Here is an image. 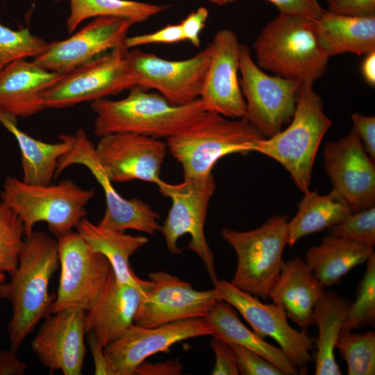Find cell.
I'll use <instances>...</instances> for the list:
<instances>
[{
  "mask_svg": "<svg viewBox=\"0 0 375 375\" xmlns=\"http://www.w3.org/2000/svg\"><path fill=\"white\" fill-rule=\"evenodd\" d=\"M331 125L312 84L302 83L290 125L271 137L259 140L254 151L279 162L304 193L309 190L319 147Z\"/></svg>",
  "mask_w": 375,
  "mask_h": 375,
  "instance_id": "obj_5",
  "label": "cell"
},
{
  "mask_svg": "<svg viewBox=\"0 0 375 375\" xmlns=\"http://www.w3.org/2000/svg\"><path fill=\"white\" fill-rule=\"evenodd\" d=\"M253 49L262 69L302 83L313 84L326 72L331 58L313 20L285 14L264 26Z\"/></svg>",
  "mask_w": 375,
  "mask_h": 375,
  "instance_id": "obj_3",
  "label": "cell"
},
{
  "mask_svg": "<svg viewBox=\"0 0 375 375\" xmlns=\"http://www.w3.org/2000/svg\"><path fill=\"white\" fill-rule=\"evenodd\" d=\"M219 301H224L235 308L262 338L271 337L280 346L299 374H308V365L312 361L310 351L315 340L306 331L292 328L287 320L283 308L275 303H264L247 292L242 291L230 282L217 281L214 284Z\"/></svg>",
  "mask_w": 375,
  "mask_h": 375,
  "instance_id": "obj_14",
  "label": "cell"
},
{
  "mask_svg": "<svg viewBox=\"0 0 375 375\" xmlns=\"http://www.w3.org/2000/svg\"><path fill=\"white\" fill-rule=\"evenodd\" d=\"M208 17V10L200 7L191 12L179 24L184 40H188L195 47L201 45L200 35Z\"/></svg>",
  "mask_w": 375,
  "mask_h": 375,
  "instance_id": "obj_43",
  "label": "cell"
},
{
  "mask_svg": "<svg viewBox=\"0 0 375 375\" xmlns=\"http://www.w3.org/2000/svg\"><path fill=\"white\" fill-rule=\"evenodd\" d=\"M208 1L219 6H224V5L233 3L238 0H208Z\"/></svg>",
  "mask_w": 375,
  "mask_h": 375,
  "instance_id": "obj_49",
  "label": "cell"
},
{
  "mask_svg": "<svg viewBox=\"0 0 375 375\" xmlns=\"http://www.w3.org/2000/svg\"><path fill=\"white\" fill-rule=\"evenodd\" d=\"M210 345L215 356V362L211 374H239L235 353L230 344L221 338L213 336Z\"/></svg>",
  "mask_w": 375,
  "mask_h": 375,
  "instance_id": "obj_40",
  "label": "cell"
},
{
  "mask_svg": "<svg viewBox=\"0 0 375 375\" xmlns=\"http://www.w3.org/2000/svg\"><path fill=\"white\" fill-rule=\"evenodd\" d=\"M184 369L182 363L178 360H167L156 363L146 362L140 364L135 370L138 375H179Z\"/></svg>",
  "mask_w": 375,
  "mask_h": 375,
  "instance_id": "obj_45",
  "label": "cell"
},
{
  "mask_svg": "<svg viewBox=\"0 0 375 375\" xmlns=\"http://www.w3.org/2000/svg\"><path fill=\"white\" fill-rule=\"evenodd\" d=\"M119 47L66 74L42 93L45 108H64L130 90L134 80Z\"/></svg>",
  "mask_w": 375,
  "mask_h": 375,
  "instance_id": "obj_12",
  "label": "cell"
},
{
  "mask_svg": "<svg viewBox=\"0 0 375 375\" xmlns=\"http://www.w3.org/2000/svg\"><path fill=\"white\" fill-rule=\"evenodd\" d=\"M361 65V72L366 82L375 85V51L367 55Z\"/></svg>",
  "mask_w": 375,
  "mask_h": 375,
  "instance_id": "obj_48",
  "label": "cell"
},
{
  "mask_svg": "<svg viewBox=\"0 0 375 375\" xmlns=\"http://www.w3.org/2000/svg\"><path fill=\"white\" fill-rule=\"evenodd\" d=\"M185 41L180 24H167L160 30L147 34L127 37V49L151 44H174Z\"/></svg>",
  "mask_w": 375,
  "mask_h": 375,
  "instance_id": "obj_39",
  "label": "cell"
},
{
  "mask_svg": "<svg viewBox=\"0 0 375 375\" xmlns=\"http://www.w3.org/2000/svg\"><path fill=\"white\" fill-rule=\"evenodd\" d=\"M27 364L20 360L12 350H0V375H23Z\"/></svg>",
  "mask_w": 375,
  "mask_h": 375,
  "instance_id": "obj_46",
  "label": "cell"
},
{
  "mask_svg": "<svg viewBox=\"0 0 375 375\" xmlns=\"http://www.w3.org/2000/svg\"><path fill=\"white\" fill-rule=\"evenodd\" d=\"M134 324L156 327L175 321L206 317L219 301L214 288L197 290L190 283L165 271L151 272Z\"/></svg>",
  "mask_w": 375,
  "mask_h": 375,
  "instance_id": "obj_15",
  "label": "cell"
},
{
  "mask_svg": "<svg viewBox=\"0 0 375 375\" xmlns=\"http://www.w3.org/2000/svg\"><path fill=\"white\" fill-rule=\"evenodd\" d=\"M326 172L353 212L375 206L374 160L353 129L324 149Z\"/></svg>",
  "mask_w": 375,
  "mask_h": 375,
  "instance_id": "obj_19",
  "label": "cell"
},
{
  "mask_svg": "<svg viewBox=\"0 0 375 375\" xmlns=\"http://www.w3.org/2000/svg\"><path fill=\"white\" fill-rule=\"evenodd\" d=\"M53 1H56V2H58V1H60L61 0H53Z\"/></svg>",
  "mask_w": 375,
  "mask_h": 375,
  "instance_id": "obj_51",
  "label": "cell"
},
{
  "mask_svg": "<svg viewBox=\"0 0 375 375\" xmlns=\"http://www.w3.org/2000/svg\"><path fill=\"white\" fill-rule=\"evenodd\" d=\"M367 269L359 282L356 299L351 302L341 333L374 325L375 322V253L367 261Z\"/></svg>",
  "mask_w": 375,
  "mask_h": 375,
  "instance_id": "obj_34",
  "label": "cell"
},
{
  "mask_svg": "<svg viewBox=\"0 0 375 375\" xmlns=\"http://www.w3.org/2000/svg\"><path fill=\"white\" fill-rule=\"evenodd\" d=\"M239 71L246 103L242 119L265 138L278 133L294 115L302 83L266 74L252 59L249 47L242 44Z\"/></svg>",
  "mask_w": 375,
  "mask_h": 375,
  "instance_id": "obj_9",
  "label": "cell"
},
{
  "mask_svg": "<svg viewBox=\"0 0 375 375\" xmlns=\"http://www.w3.org/2000/svg\"><path fill=\"white\" fill-rule=\"evenodd\" d=\"M94 195L93 190L83 189L69 179L40 185L10 176L1 192V201L22 221L25 236L33 233L36 224L44 222L56 238L72 231L86 217L85 207Z\"/></svg>",
  "mask_w": 375,
  "mask_h": 375,
  "instance_id": "obj_6",
  "label": "cell"
},
{
  "mask_svg": "<svg viewBox=\"0 0 375 375\" xmlns=\"http://www.w3.org/2000/svg\"><path fill=\"white\" fill-rule=\"evenodd\" d=\"M24 229L19 217L0 202V272L10 273L18 265Z\"/></svg>",
  "mask_w": 375,
  "mask_h": 375,
  "instance_id": "obj_36",
  "label": "cell"
},
{
  "mask_svg": "<svg viewBox=\"0 0 375 375\" xmlns=\"http://www.w3.org/2000/svg\"><path fill=\"white\" fill-rule=\"evenodd\" d=\"M324 288L305 260L295 257L284 261L269 297L283 308L287 317L306 329L314 324V308Z\"/></svg>",
  "mask_w": 375,
  "mask_h": 375,
  "instance_id": "obj_24",
  "label": "cell"
},
{
  "mask_svg": "<svg viewBox=\"0 0 375 375\" xmlns=\"http://www.w3.org/2000/svg\"><path fill=\"white\" fill-rule=\"evenodd\" d=\"M278 10L279 14L317 19L324 10L319 0H267Z\"/></svg>",
  "mask_w": 375,
  "mask_h": 375,
  "instance_id": "obj_41",
  "label": "cell"
},
{
  "mask_svg": "<svg viewBox=\"0 0 375 375\" xmlns=\"http://www.w3.org/2000/svg\"><path fill=\"white\" fill-rule=\"evenodd\" d=\"M331 12L351 15L368 16L375 15V0H328Z\"/></svg>",
  "mask_w": 375,
  "mask_h": 375,
  "instance_id": "obj_44",
  "label": "cell"
},
{
  "mask_svg": "<svg viewBox=\"0 0 375 375\" xmlns=\"http://www.w3.org/2000/svg\"><path fill=\"white\" fill-rule=\"evenodd\" d=\"M228 343L233 349L239 374L284 375L274 365L257 353L238 344Z\"/></svg>",
  "mask_w": 375,
  "mask_h": 375,
  "instance_id": "obj_38",
  "label": "cell"
},
{
  "mask_svg": "<svg viewBox=\"0 0 375 375\" xmlns=\"http://www.w3.org/2000/svg\"><path fill=\"white\" fill-rule=\"evenodd\" d=\"M288 221L286 216L275 215L253 230H221L222 238L237 256L236 270L230 282L233 286L262 300L269 298V290L284 263L283 253L288 245Z\"/></svg>",
  "mask_w": 375,
  "mask_h": 375,
  "instance_id": "obj_7",
  "label": "cell"
},
{
  "mask_svg": "<svg viewBox=\"0 0 375 375\" xmlns=\"http://www.w3.org/2000/svg\"><path fill=\"white\" fill-rule=\"evenodd\" d=\"M205 318L212 328V336L257 353L274 365L284 375L299 374L282 349L267 342L244 326L229 303L218 301Z\"/></svg>",
  "mask_w": 375,
  "mask_h": 375,
  "instance_id": "obj_29",
  "label": "cell"
},
{
  "mask_svg": "<svg viewBox=\"0 0 375 375\" xmlns=\"http://www.w3.org/2000/svg\"><path fill=\"white\" fill-rule=\"evenodd\" d=\"M17 121V117L0 110V122L14 135L20 149L22 181L40 185L51 184L58 160L72 147L73 135H60L58 142H44L20 130Z\"/></svg>",
  "mask_w": 375,
  "mask_h": 375,
  "instance_id": "obj_27",
  "label": "cell"
},
{
  "mask_svg": "<svg viewBox=\"0 0 375 375\" xmlns=\"http://www.w3.org/2000/svg\"><path fill=\"white\" fill-rule=\"evenodd\" d=\"M313 21L330 57L344 53L367 55L375 51V15L351 16L324 10Z\"/></svg>",
  "mask_w": 375,
  "mask_h": 375,
  "instance_id": "obj_28",
  "label": "cell"
},
{
  "mask_svg": "<svg viewBox=\"0 0 375 375\" xmlns=\"http://www.w3.org/2000/svg\"><path fill=\"white\" fill-rule=\"evenodd\" d=\"M90 108L96 114L94 133L99 138L127 133L167 140L197 122L206 112L199 99L176 106L159 93L139 86L131 88L124 99H100L92 101Z\"/></svg>",
  "mask_w": 375,
  "mask_h": 375,
  "instance_id": "obj_2",
  "label": "cell"
},
{
  "mask_svg": "<svg viewBox=\"0 0 375 375\" xmlns=\"http://www.w3.org/2000/svg\"><path fill=\"white\" fill-rule=\"evenodd\" d=\"M353 130L360 140L367 153L375 160V117L360 113L351 115Z\"/></svg>",
  "mask_w": 375,
  "mask_h": 375,
  "instance_id": "obj_42",
  "label": "cell"
},
{
  "mask_svg": "<svg viewBox=\"0 0 375 375\" xmlns=\"http://www.w3.org/2000/svg\"><path fill=\"white\" fill-rule=\"evenodd\" d=\"M45 317L31 342L39 362L51 372L81 375L86 347L85 311L63 310Z\"/></svg>",
  "mask_w": 375,
  "mask_h": 375,
  "instance_id": "obj_21",
  "label": "cell"
},
{
  "mask_svg": "<svg viewBox=\"0 0 375 375\" xmlns=\"http://www.w3.org/2000/svg\"><path fill=\"white\" fill-rule=\"evenodd\" d=\"M212 333L205 317L182 319L151 328L133 324L103 350L110 375H133L137 367L148 357L167 352L179 342Z\"/></svg>",
  "mask_w": 375,
  "mask_h": 375,
  "instance_id": "obj_16",
  "label": "cell"
},
{
  "mask_svg": "<svg viewBox=\"0 0 375 375\" xmlns=\"http://www.w3.org/2000/svg\"><path fill=\"white\" fill-rule=\"evenodd\" d=\"M88 343L94 363V374L110 375L104 350L100 342L92 333H88Z\"/></svg>",
  "mask_w": 375,
  "mask_h": 375,
  "instance_id": "obj_47",
  "label": "cell"
},
{
  "mask_svg": "<svg viewBox=\"0 0 375 375\" xmlns=\"http://www.w3.org/2000/svg\"><path fill=\"white\" fill-rule=\"evenodd\" d=\"M1 19L0 16V70L15 60L34 58L44 51L46 40L28 28L11 29Z\"/></svg>",
  "mask_w": 375,
  "mask_h": 375,
  "instance_id": "obj_35",
  "label": "cell"
},
{
  "mask_svg": "<svg viewBox=\"0 0 375 375\" xmlns=\"http://www.w3.org/2000/svg\"><path fill=\"white\" fill-rule=\"evenodd\" d=\"M70 12L67 19L68 33H72L85 19L98 17H119L133 24L149 19L168 8L133 0H69Z\"/></svg>",
  "mask_w": 375,
  "mask_h": 375,
  "instance_id": "obj_32",
  "label": "cell"
},
{
  "mask_svg": "<svg viewBox=\"0 0 375 375\" xmlns=\"http://www.w3.org/2000/svg\"><path fill=\"white\" fill-rule=\"evenodd\" d=\"M331 235L351 238L375 244V206L353 212L330 228Z\"/></svg>",
  "mask_w": 375,
  "mask_h": 375,
  "instance_id": "obj_37",
  "label": "cell"
},
{
  "mask_svg": "<svg viewBox=\"0 0 375 375\" xmlns=\"http://www.w3.org/2000/svg\"><path fill=\"white\" fill-rule=\"evenodd\" d=\"M133 24L119 17H98L69 38L48 42L33 60L52 72L66 74L108 50L126 47L125 40Z\"/></svg>",
  "mask_w": 375,
  "mask_h": 375,
  "instance_id": "obj_18",
  "label": "cell"
},
{
  "mask_svg": "<svg viewBox=\"0 0 375 375\" xmlns=\"http://www.w3.org/2000/svg\"><path fill=\"white\" fill-rule=\"evenodd\" d=\"M158 190L170 199L172 205L167 217L160 226L168 251L180 255L178 239L185 234L190 235L188 248L201 259L213 284L217 281L214 256L205 235V224L210 199L216 184L212 174L208 176L184 179L178 184L162 181Z\"/></svg>",
  "mask_w": 375,
  "mask_h": 375,
  "instance_id": "obj_8",
  "label": "cell"
},
{
  "mask_svg": "<svg viewBox=\"0 0 375 375\" xmlns=\"http://www.w3.org/2000/svg\"><path fill=\"white\" fill-rule=\"evenodd\" d=\"M60 276L50 314L87 311L95 303L112 272L108 260L94 251L76 231L57 238Z\"/></svg>",
  "mask_w": 375,
  "mask_h": 375,
  "instance_id": "obj_10",
  "label": "cell"
},
{
  "mask_svg": "<svg viewBox=\"0 0 375 375\" xmlns=\"http://www.w3.org/2000/svg\"><path fill=\"white\" fill-rule=\"evenodd\" d=\"M353 211L335 190L321 195L317 191L304 192L296 215L288 223V245L292 247L303 237L338 224Z\"/></svg>",
  "mask_w": 375,
  "mask_h": 375,
  "instance_id": "obj_30",
  "label": "cell"
},
{
  "mask_svg": "<svg viewBox=\"0 0 375 375\" xmlns=\"http://www.w3.org/2000/svg\"><path fill=\"white\" fill-rule=\"evenodd\" d=\"M210 43L211 57L199 99L207 112L241 119L246 109L239 78L242 44L228 29L219 31Z\"/></svg>",
  "mask_w": 375,
  "mask_h": 375,
  "instance_id": "obj_20",
  "label": "cell"
},
{
  "mask_svg": "<svg viewBox=\"0 0 375 375\" xmlns=\"http://www.w3.org/2000/svg\"><path fill=\"white\" fill-rule=\"evenodd\" d=\"M58 266L57 240L43 231L25 236L10 282L0 283V297L12 305L7 332L12 351L16 353L36 325L51 315L56 295L49 294V285Z\"/></svg>",
  "mask_w": 375,
  "mask_h": 375,
  "instance_id": "obj_1",
  "label": "cell"
},
{
  "mask_svg": "<svg viewBox=\"0 0 375 375\" xmlns=\"http://www.w3.org/2000/svg\"><path fill=\"white\" fill-rule=\"evenodd\" d=\"M351 303V301L335 292L324 291L315 306L314 324L319 331L315 354L316 375L342 374L334 351Z\"/></svg>",
  "mask_w": 375,
  "mask_h": 375,
  "instance_id": "obj_31",
  "label": "cell"
},
{
  "mask_svg": "<svg viewBox=\"0 0 375 375\" xmlns=\"http://www.w3.org/2000/svg\"><path fill=\"white\" fill-rule=\"evenodd\" d=\"M347 365L349 375L375 374V333H341L335 344Z\"/></svg>",
  "mask_w": 375,
  "mask_h": 375,
  "instance_id": "obj_33",
  "label": "cell"
},
{
  "mask_svg": "<svg viewBox=\"0 0 375 375\" xmlns=\"http://www.w3.org/2000/svg\"><path fill=\"white\" fill-rule=\"evenodd\" d=\"M142 293L118 282L112 272L99 297L85 312V333H92L103 347L118 339L134 324Z\"/></svg>",
  "mask_w": 375,
  "mask_h": 375,
  "instance_id": "obj_23",
  "label": "cell"
},
{
  "mask_svg": "<svg viewBox=\"0 0 375 375\" xmlns=\"http://www.w3.org/2000/svg\"><path fill=\"white\" fill-rule=\"evenodd\" d=\"M212 53L211 43L195 56L169 60L138 49L125 52L135 86L153 89L169 103L186 105L199 99Z\"/></svg>",
  "mask_w": 375,
  "mask_h": 375,
  "instance_id": "obj_11",
  "label": "cell"
},
{
  "mask_svg": "<svg viewBox=\"0 0 375 375\" xmlns=\"http://www.w3.org/2000/svg\"><path fill=\"white\" fill-rule=\"evenodd\" d=\"M77 232L95 252L110 262L116 280L134 286L144 292L147 281L134 273L130 258L149 240L144 235H131L124 231L106 228L83 218L76 226Z\"/></svg>",
  "mask_w": 375,
  "mask_h": 375,
  "instance_id": "obj_25",
  "label": "cell"
},
{
  "mask_svg": "<svg viewBox=\"0 0 375 375\" xmlns=\"http://www.w3.org/2000/svg\"><path fill=\"white\" fill-rule=\"evenodd\" d=\"M72 165L87 167L103 190L106 207L99 226L120 231L135 230L150 235L160 231V215L156 210L140 199L122 197L115 190L98 159L95 145L83 128L73 135L72 147L58 160L55 177Z\"/></svg>",
  "mask_w": 375,
  "mask_h": 375,
  "instance_id": "obj_13",
  "label": "cell"
},
{
  "mask_svg": "<svg viewBox=\"0 0 375 375\" xmlns=\"http://www.w3.org/2000/svg\"><path fill=\"white\" fill-rule=\"evenodd\" d=\"M265 138L244 119H230L206 112L197 122L167 140L168 151L181 165L184 179L212 174L223 157L254 151Z\"/></svg>",
  "mask_w": 375,
  "mask_h": 375,
  "instance_id": "obj_4",
  "label": "cell"
},
{
  "mask_svg": "<svg viewBox=\"0 0 375 375\" xmlns=\"http://www.w3.org/2000/svg\"><path fill=\"white\" fill-rule=\"evenodd\" d=\"M374 253V246L351 238L328 235L306 253L305 261L324 287L338 283Z\"/></svg>",
  "mask_w": 375,
  "mask_h": 375,
  "instance_id": "obj_26",
  "label": "cell"
},
{
  "mask_svg": "<svg viewBox=\"0 0 375 375\" xmlns=\"http://www.w3.org/2000/svg\"><path fill=\"white\" fill-rule=\"evenodd\" d=\"M63 75L33 60H15L0 70V110L27 117L44 110L42 93Z\"/></svg>",
  "mask_w": 375,
  "mask_h": 375,
  "instance_id": "obj_22",
  "label": "cell"
},
{
  "mask_svg": "<svg viewBox=\"0 0 375 375\" xmlns=\"http://www.w3.org/2000/svg\"><path fill=\"white\" fill-rule=\"evenodd\" d=\"M95 151L110 180L114 183L140 180L158 185L167 154L160 139L134 133H113L99 138Z\"/></svg>",
  "mask_w": 375,
  "mask_h": 375,
  "instance_id": "obj_17",
  "label": "cell"
},
{
  "mask_svg": "<svg viewBox=\"0 0 375 375\" xmlns=\"http://www.w3.org/2000/svg\"><path fill=\"white\" fill-rule=\"evenodd\" d=\"M5 279H6L5 274L0 272V283L3 282Z\"/></svg>",
  "mask_w": 375,
  "mask_h": 375,
  "instance_id": "obj_50",
  "label": "cell"
}]
</instances>
